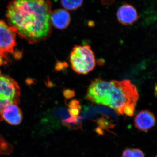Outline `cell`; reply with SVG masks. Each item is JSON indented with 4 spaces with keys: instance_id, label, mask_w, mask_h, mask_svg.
<instances>
[{
    "instance_id": "2e32d148",
    "label": "cell",
    "mask_w": 157,
    "mask_h": 157,
    "mask_svg": "<svg viewBox=\"0 0 157 157\" xmlns=\"http://www.w3.org/2000/svg\"><path fill=\"white\" fill-rule=\"evenodd\" d=\"M63 94L64 96L67 99H70L75 96L74 92L70 90H66L64 92Z\"/></svg>"
},
{
    "instance_id": "30bf717a",
    "label": "cell",
    "mask_w": 157,
    "mask_h": 157,
    "mask_svg": "<svg viewBox=\"0 0 157 157\" xmlns=\"http://www.w3.org/2000/svg\"><path fill=\"white\" fill-rule=\"evenodd\" d=\"M83 117L78 116L77 117L71 116L65 119L62 120V123L63 125L73 129L80 128L82 126L81 120Z\"/></svg>"
},
{
    "instance_id": "4fadbf2b",
    "label": "cell",
    "mask_w": 157,
    "mask_h": 157,
    "mask_svg": "<svg viewBox=\"0 0 157 157\" xmlns=\"http://www.w3.org/2000/svg\"><path fill=\"white\" fill-rule=\"evenodd\" d=\"M135 106L129 105L125 106L123 109V114H125L128 116L132 117L135 113Z\"/></svg>"
},
{
    "instance_id": "9c48e42d",
    "label": "cell",
    "mask_w": 157,
    "mask_h": 157,
    "mask_svg": "<svg viewBox=\"0 0 157 157\" xmlns=\"http://www.w3.org/2000/svg\"><path fill=\"white\" fill-rule=\"evenodd\" d=\"M50 21L55 27L59 29H64L70 25L71 17L67 10L58 9L51 13Z\"/></svg>"
},
{
    "instance_id": "7a4b0ae2",
    "label": "cell",
    "mask_w": 157,
    "mask_h": 157,
    "mask_svg": "<svg viewBox=\"0 0 157 157\" xmlns=\"http://www.w3.org/2000/svg\"><path fill=\"white\" fill-rule=\"evenodd\" d=\"M139 97L137 87L130 80L107 81L97 78L89 86L86 98L95 104L108 106L117 114L123 115L124 107L136 106Z\"/></svg>"
},
{
    "instance_id": "277c9868",
    "label": "cell",
    "mask_w": 157,
    "mask_h": 157,
    "mask_svg": "<svg viewBox=\"0 0 157 157\" xmlns=\"http://www.w3.org/2000/svg\"><path fill=\"white\" fill-rule=\"evenodd\" d=\"M20 89L16 82L9 76L0 73V122L3 120L2 113L8 105L18 104Z\"/></svg>"
},
{
    "instance_id": "7c38bea8",
    "label": "cell",
    "mask_w": 157,
    "mask_h": 157,
    "mask_svg": "<svg viewBox=\"0 0 157 157\" xmlns=\"http://www.w3.org/2000/svg\"><path fill=\"white\" fill-rule=\"evenodd\" d=\"M122 157H145V155L140 149L128 148L124 150Z\"/></svg>"
},
{
    "instance_id": "5b68a950",
    "label": "cell",
    "mask_w": 157,
    "mask_h": 157,
    "mask_svg": "<svg viewBox=\"0 0 157 157\" xmlns=\"http://www.w3.org/2000/svg\"><path fill=\"white\" fill-rule=\"evenodd\" d=\"M15 33L10 26L0 21V54L4 57L6 53L14 52L16 45Z\"/></svg>"
},
{
    "instance_id": "8fae6325",
    "label": "cell",
    "mask_w": 157,
    "mask_h": 157,
    "mask_svg": "<svg viewBox=\"0 0 157 157\" xmlns=\"http://www.w3.org/2000/svg\"><path fill=\"white\" fill-rule=\"evenodd\" d=\"M83 1H62L61 5L65 9L69 11H73L80 8L82 6Z\"/></svg>"
},
{
    "instance_id": "9a60e30c",
    "label": "cell",
    "mask_w": 157,
    "mask_h": 157,
    "mask_svg": "<svg viewBox=\"0 0 157 157\" xmlns=\"http://www.w3.org/2000/svg\"><path fill=\"white\" fill-rule=\"evenodd\" d=\"M80 108H72V109H68V112L69 114L71 116L74 117H77L78 116L79 113L80 111Z\"/></svg>"
},
{
    "instance_id": "6da1fadb",
    "label": "cell",
    "mask_w": 157,
    "mask_h": 157,
    "mask_svg": "<svg viewBox=\"0 0 157 157\" xmlns=\"http://www.w3.org/2000/svg\"><path fill=\"white\" fill-rule=\"evenodd\" d=\"M52 3L43 0H17L7 8L10 26L21 37L31 43L42 41L51 32Z\"/></svg>"
},
{
    "instance_id": "e0dca14e",
    "label": "cell",
    "mask_w": 157,
    "mask_h": 157,
    "mask_svg": "<svg viewBox=\"0 0 157 157\" xmlns=\"http://www.w3.org/2000/svg\"><path fill=\"white\" fill-rule=\"evenodd\" d=\"M155 157H157V155L156 156H155Z\"/></svg>"
},
{
    "instance_id": "52a82bcc",
    "label": "cell",
    "mask_w": 157,
    "mask_h": 157,
    "mask_svg": "<svg viewBox=\"0 0 157 157\" xmlns=\"http://www.w3.org/2000/svg\"><path fill=\"white\" fill-rule=\"evenodd\" d=\"M117 17L119 22L124 25H131L138 18L135 7L128 4H123L119 8Z\"/></svg>"
},
{
    "instance_id": "5bb4252c",
    "label": "cell",
    "mask_w": 157,
    "mask_h": 157,
    "mask_svg": "<svg viewBox=\"0 0 157 157\" xmlns=\"http://www.w3.org/2000/svg\"><path fill=\"white\" fill-rule=\"evenodd\" d=\"M68 106L69 107L68 109H72V108H80L81 109L80 101L76 100H73L70 101Z\"/></svg>"
},
{
    "instance_id": "3957f363",
    "label": "cell",
    "mask_w": 157,
    "mask_h": 157,
    "mask_svg": "<svg viewBox=\"0 0 157 157\" xmlns=\"http://www.w3.org/2000/svg\"><path fill=\"white\" fill-rule=\"evenodd\" d=\"M70 62L75 72L83 75L92 71L96 65L95 57L89 45L74 46L70 53Z\"/></svg>"
},
{
    "instance_id": "8992f818",
    "label": "cell",
    "mask_w": 157,
    "mask_h": 157,
    "mask_svg": "<svg viewBox=\"0 0 157 157\" xmlns=\"http://www.w3.org/2000/svg\"><path fill=\"white\" fill-rule=\"evenodd\" d=\"M156 122L154 114L147 109L140 111L134 120L135 128L142 132H147L151 129L154 127Z\"/></svg>"
},
{
    "instance_id": "ba28073f",
    "label": "cell",
    "mask_w": 157,
    "mask_h": 157,
    "mask_svg": "<svg viewBox=\"0 0 157 157\" xmlns=\"http://www.w3.org/2000/svg\"><path fill=\"white\" fill-rule=\"evenodd\" d=\"M2 118L3 120L11 125H17L22 121V112L17 104H10L3 110Z\"/></svg>"
}]
</instances>
